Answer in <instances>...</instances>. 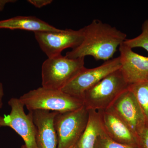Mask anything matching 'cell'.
Returning a JSON list of instances; mask_svg holds the SVG:
<instances>
[{"instance_id":"1","label":"cell","mask_w":148,"mask_h":148,"mask_svg":"<svg viewBox=\"0 0 148 148\" xmlns=\"http://www.w3.org/2000/svg\"><path fill=\"white\" fill-rule=\"evenodd\" d=\"M82 29V42L66 53L68 58L91 56L97 61H108L113 58L118 48L127 39L125 33L99 19H94Z\"/></svg>"},{"instance_id":"2","label":"cell","mask_w":148,"mask_h":148,"mask_svg":"<svg viewBox=\"0 0 148 148\" xmlns=\"http://www.w3.org/2000/svg\"><path fill=\"white\" fill-rule=\"evenodd\" d=\"M19 99L29 112L43 110L65 113L75 110L84 106L81 99L61 90L49 89L42 86L30 90L21 95Z\"/></svg>"},{"instance_id":"3","label":"cell","mask_w":148,"mask_h":148,"mask_svg":"<svg viewBox=\"0 0 148 148\" xmlns=\"http://www.w3.org/2000/svg\"><path fill=\"white\" fill-rule=\"evenodd\" d=\"M128 86L118 69L84 92L82 98L84 106L88 110L99 111L108 109Z\"/></svg>"},{"instance_id":"4","label":"cell","mask_w":148,"mask_h":148,"mask_svg":"<svg viewBox=\"0 0 148 148\" xmlns=\"http://www.w3.org/2000/svg\"><path fill=\"white\" fill-rule=\"evenodd\" d=\"M84 58H69L61 54L48 58L42 66V86L61 90L85 68Z\"/></svg>"},{"instance_id":"5","label":"cell","mask_w":148,"mask_h":148,"mask_svg":"<svg viewBox=\"0 0 148 148\" xmlns=\"http://www.w3.org/2000/svg\"><path fill=\"white\" fill-rule=\"evenodd\" d=\"M88 116V110L84 106L75 110L57 113L54 119L57 148L75 146L85 129Z\"/></svg>"},{"instance_id":"6","label":"cell","mask_w":148,"mask_h":148,"mask_svg":"<svg viewBox=\"0 0 148 148\" xmlns=\"http://www.w3.org/2000/svg\"><path fill=\"white\" fill-rule=\"evenodd\" d=\"M10 112L0 116V127H10L24 140L26 148H38L36 129L31 112L25 113L24 105L19 98H12L8 101Z\"/></svg>"},{"instance_id":"7","label":"cell","mask_w":148,"mask_h":148,"mask_svg":"<svg viewBox=\"0 0 148 148\" xmlns=\"http://www.w3.org/2000/svg\"><path fill=\"white\" fill-rule=\"evenodd\" d=\"M119 56L104 61L92 69L85 68L62 89L63 92L82 100L84 92L106 76L120 69Z\"/></svg>"},{"instance_id":"8","label":"cell","mask_w":148,"mask_h":148,"mask_svg":"<svg viewBox=\"0 0 148 148\" xmlns=\"http://www.w3.org/2000/svg\"><path fill=\"white\" fill-rule=\"evenodd\" d=\"M34 35L41 49L48 58L61 55L66 49L75 48L83 38L82 28L78 30L66 29L57 32H36Z\"/></svg>"},{"instance_id":"9","label":"cell","mask_w":148,"mask_h":148,"mask_svg":"<svg viewBox=\"0 0 148 148\" xmlns=\"http://www.w3.org/2000/svg\"><path fill=\"white\" fill-rule=\"evenodd\" d=\"M111 108L127 125L136 138L148 126L140 106L128 88L117 98Z\"/></svg>"},{"instance_id":"10","label":"cell","mask_w":148,"mask_h":148,"mask_svg":"<svg viewBox=\"0 0 148 148\" xmlns=\"http://www.w3.org/2000/svg\"><path fill=\"white\" fill-rule=\"evenodd\" d=\"M119 49V69L128 84L148 81V57L135 53L123 43Z\"/></svg>"},{"instance_id":"11","label":"cell","mask_w":148,"mask_h":148,"mask_svg":"<svg viewBox=\"0 0 148 148\" xmlns=\"http://www.w3.org/2000/svg\"><path fill=\"white\" fill-rule=\"evenodd\" d=\"M98 111L104 130L111 139L122 145L137 146L135 135L112 108Z\"/></svg>"},{"instance_id":"12","label":"cell","mask_w":148,"mask_h":148,"mask_svg":"<svg viewBox=\"0 0 148 148\" xmlns=\"http://www.w3.org/2000/svg\"><path fill=\"white\" fill-rule=\"evenodd\" d=\"M32 112L36 129V141L38 148H57L58 138L54 126V119L58 112L37 110Z\"/></svg>"},{"instance_id":"13","label":"cell","mask_w":148,"mask_h":148,"mask_svg":"<svg viewBox=\"0 0 148 148\" xmlns=\"http://www.w3.org/2000/svg\"><path fill=\"white\" fill-rule=\"evenodd\" d=\"M0 29L26 30L34 32H57L56 28L34 16H18L0 21Z\"/></svg>"},{"instance_id":"14","label":"cell","mask_w":148,"mask_h":148,"mask_svg":"<svg viewBox=\"0 0 148 148\" xmlns=\"http://www.w3.org/2000/svg\"><path fill=\"white\" fill-rule=\"evenodd\" d=\"M88 121L85 129L75 148H93L98 136L104 131L100 114L98 111L88 110Z\"/></svg>"},{"instance_id":"15","label":"cell","mask_w":148,"mask_h":148,"mask_svg":"<svg viewBox=\"0 0 148 148\" xmlns=\"http://www.w3.org/2000/svg\"><path fill=\"white\" fill-rule=\"evenodd\" d=\"M128 88L134 94L148 125V81L130 85Z\"/></svg>"},{"instance_id":"16","label":"cell","mask_w":148,"mask_h":148,"mask_svg":"<svg viewBox=\"0 0 148 148\" xmlns=\"http://www.w3.org/2000/svg\"><path fill=\"white\" fill-rule=\"evenodd\" d=\"M123 43L132 49L134 48H143L148 53V19L143 23L142 33L140 35L133 38L126 39Z\"/></svg>"},{"instance_id":"17","label":"cell","mask_w":148,"mask_h":148,"mask_svg":"<svg viewBox=\"0 0 148 148\" xmlns=\"http://www.w3.org/2000/svg\"><path fill=\"white\" fill-rule=\"evenodd\" d=\"M93 148H138L137 146L122 145L111 139L105 130L98 136Z\"/></svg>"},{"instance_id":"18","label":"cell","mask_w":148,"mask_h":148,"mask_svg":"<svg viewBox=\"0 0 148 148\" xmlns=\"http://www.w3.org/2000/svg\"><path fill=\"white\" fill-rule=\"evenodd\" d=\"M138 148H148V126H147L136 138Z\"/></svg>"},{"instance_id":"19","label":"cell","mask_w":148,"mask_h":148,"mask_svg":"<svg viewBox=\"0 0 148 148\" xmlns=\"http://www.w3.org/2000/svg\"><path fill=\"white\" fill-rule=\"evenodd\" d=\"M32 5L37 8H40L43 7L50 4L53 2L52 0H29L27 1Z\"/></svg>"},{"instance_id":"20","label":"cell","mask_w":148,"mask_h":148,"mask_svg":"<svg viewBox=\"0 0 148 148\" xmlns=\"http://www.w3.org/2000/svg\"><path fill=\"white\" fill-rule=\"evenodd\" d=\"M15 0H0V12L2 11L6 5L9 3H14Z\"/></svg>"},{"instance_id":"21","label":"cell","mask_w":148,"mask_h":148,"mask_svg":"<svg viewBox=\"0 0 148 148\" xmlns=\"http://www.w3.org/2000/svg\"><path fill=\"white\" fill-rule=\"evenodd\" d=\"M4 89L3 84L0 82V109L2 108L3 106V98Z\"/></svg>"},{"instance_id":"22","label":"cell","mask_w":148,"mask_h":148,"mask_svg":"<svg viewBox=\"0 0 148 148\" xmlns=\"http://www.w3.org/2000/svg\"><path fill=\"white\" fill-rule=\"evenodd\" d=\"M21 148H26V147H25V146L24 145H23L22 146V147H21Z\"/></svg>"},{"instance_id":"23","label":"cell","mask_w":148,"mask_h":148,"mask_svg":"<svg viewBox=\"0 0 148 148\" xmlns=\"http://www.w3.org/2000/svg\"><path fill=\"white\" fill-rule=\"evenodd\" d=\"M71 148H75V147H74H74H72Z\"/></svg>"}]
</instances>
